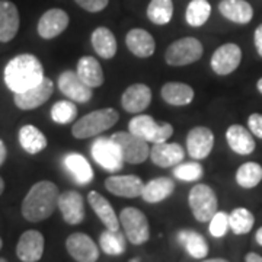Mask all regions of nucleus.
I'll return each mask as SVG.
<instances>
[{
    "label": "nucleus",
    "mask_w": 262,
    "mask_h": 262,
    "mask_svg": "<svg viewBox=\"0 0 262 262\" xmlns=\"http://www.w3.org/2000/svg\"><path fill=\"white\" fill-rule=\"evenodd\" d=\"M58 188L51 181H39L32 185L22 201V215L31 223H38L54 213L58 201Z\"/></svg>",
    "instance_id": "2"
},
{
    "label": "nucleus",
    "mask_w": 262,
    "mask_h": 262,
    "mask_svg": "<svg viewBox=\"0 0 262 262\" xmlns=\"http://www.w3.org/2000/svg\"><path fill=\"white\" fill-rule=\"evenodd\" d=\"M130 262H140V258H133Z\"/></svg>",
    "instance_id": "50"
},
{
    "label": "nucleus",
    "mask_w": 262,
    "mask_h": 262,
    "mask_svg": "<svg viewBox=\"0 0 262 262\" xmlns=\"http://www.w3.org/2000/svg\"><path fill=\"white\" fill-rule=\"evenodd\" d=\"M204 53V47L195 37H184L173 41L165 51V61L173 67L192 64Z\"/></svg>",
    "instance_id": "5"
},
{
    "label": "nucleus",
    "mask_w": 262,
    "mask_h": 262,
    "mask_svg": "<svg viewBox=\"0 0 262 262\" xmlns=\"http://www.w3.org/2000/svg\"><path fill=\"white\" fill-rule=\"evenodd\" d=\"M19 144L29 155H37L47 147L48 141L44 133L35 125L27 124L19 130Z\"/></svg>",
    "instance_id": "31"
},
{
    "label": "nucleus",
    "mask_w": 262,
    "mask_h": 262,
    "mask_svg": "<svg viewBox=\"0 0 262 262\" xmlns=\"http://www.w3.org/2000/svg\"><path fill=\"white\" fill-rule=\"evenodd\" d=\"M118 120H120V114L111 106L96 110L79 118L72 127V134L75 139H79V140L96 137L103 131L113 128Z\"/></svg>",
    "instance_id": "3"
},
{
    "label": "nucleus",
    "mask_w": 262,
    "mask_h": 262,
    "mask_svg": "<svg viewBox=\"0 0 262 262\" xmlns=\"http://www.w3.org/2000/svg\"><path fill=\"white\" fill-rule=\"evenodd\" d=\"M245 259H246V262H262V256L255 252H249Z\"/></svg>",
    "instance_id": "45"
},
{
    "label": "nucleus",
    "mask_w": 262,
    "mask_h": 262,
    "mask_svg": "<svg viewBox=\"0 0 262 262\" xmlns=\"http://www.w3.org/2000/svg\"><path fill=\"white\" fill-rule=\"evenodd\" d=\"M229 229H230V226H229V214L226 211H217L211 217V220H210V227H208L210 234L213 237H223L227 233Z\"/></svg>",
    "instance_id": "40"
},
{
    "label": "nucleus",
    "mask_w": 262,
    "mask_h": 262,
    "mask_svg": "<svg viewBox=\"0 0 262 262\" xmlns=\"http://www.w3.org/2000/svg\"><path fill=\"white\" fill-rule=\"evenodd\" d=\"M44 67L34 54H19L13 57L5 67L3 79L8 89L20 94L38 84L44 79Z\"/></svg>",
    "instance_id": "1"
},
{
    "label": "nucleus",
    "mask_w": 262,
    "mask_h": 262,
    "mask_svg": "<svg viewBox=\"0 0 262 262\" xmlns=\"http://www.w3.org/2000/svg\"><path fill=\"white\" fill-rule=\"evenodd\" d=\"M226 141L229 147L233 150L236 155H241V156L251 155L256 147L251 130L245 128L244 125H239V124H233L226 130Z\"/></svg>",
    "instance_id": "22"
},
{
    "label": "nucleus",
    "mask_w": 262,
    "mask_h": 262,
    "mask_svg": "<svg viewBox=\"0 0 262 262\" xmlns=\"http://www.w3.org/2000/svg\"><path fill=\"white\" fill-rule=\"evenodd\" d=\"M19 12L15 3L0 0V42H9L19 31Z\"/></svg>",
    "instance_id": "23"
},
{
    "label": "nucleus",
    "mask_w": 262,
    "mask_h": 262,
    "mask_svg": "<svg viewBox=\"0 0 262 262\" xmlns=\"http://www.w3.org/2000/svg\"><path fill=\"white\" fill-rule=\"evenodd\" d=\"M185 158V149L178 143H155L150 149V160L159 168L177 166Z\"/></svg>",
    "instance_id": "18"
},
{
    "label": "nucleus",
    "mask_w": 262,
    "mask_h": 262,
    "mask_svg": "<svg viewBox=\"0 0 262 262\" xmlns=\"http://www.w3.org/2000/svg\"><path fill=\"white\" fill-rule=\"evenodd\" d=\"M76 3L84 9L86 12H91V13H98V12H101L103 10L106 6H108V3H110V0H75Z\"/></svg>",
    "instance_id": "41"
},
{
    "label": "nucleus",
    "mask_w": 262,
    "mask_h": 262,
    "mask_svg": "<svg viewBox=\"0 0 262 262\" xmlns=\"http://www.w3.org/2000/svg\"><path fill=\"white\" fill-rule=\"evenodd\" d=\"M66 170L73 177L75 182L80 185H88L94 181L95 172L88 159L79 153H70L64 158Z\"/></svg>",
    "instance_id": "30"
},
{
    "label": "nucleus",
    "mask_w": 262,
    "mask_h": 262,
    "mask_svg": "<svg viewBox=\"0 0 262 262\" xmlns=\"http://www.w3.org/2000/svg\"><path fill=\"white\" fill-rule=\"evenodd\" d=\"M248 128L253 136L262 139V114H251L248 118Z\"/></svg>",
    "instance_id": "42"
},
{
    "label": "nucleus",
    "mask_w": 262,
    "mask_h": 262,
    "mask_svg": "<svg viewBox=\"0 0 262 262\" xmlns=\"http://www.w3.org/2000/svg\"><path fill=\"white\" fill-rule=\"evenodd\" d=\"M203 262H229L227 259H223V258H211V259H204Z\"/></svg>",
    "instance_id": "47"
},
{
    "label": "nucleus",
    "mask_w": 262,
    "mask_h": 262,
    "mask_svg": "<svg viewBox=\"0 0 262 262\" xmlns=\"http://www.w3.org/2000/svg\"><path fill=\"white\" fill-rule=\"evenodd\" d=\"M178 241L185 248V251L195 259H204L208 255V244L204 236L195 230H181L178 232Z\"/></svg>",
    "instance_id": "32"
},
{
    "label": "nucleus",
    "mask_w": 262,
    "mask_h": 262,
    "mask_svg": "<svg viewBox=\"0 0 262 262\" xmlns=\"http://www.w3.org/2000/svg\"><path fill=\"white\" fill-rule=\"evenodd\" d=\"M242 61V50L237 44L227 42L215 50L210 60V66L215 75L227 76L233 73Z\"/></svg>",
    "instance_id": "12"
},
{
    "label": "nucleus",
    "mask_w": 262,
    "mask_h": 262,
    "mask_svg": "<svg viewBox=\"0 0 262 262\" xmlns=\"http://www.w3.org/2000/svg\"><path fill=\"white\" fill-rule=\"evenodd\" d=\"M69 24H70V18L67 12L58 8L50 9L46 13H42V16L38 20V35L44 39H53L60 34H63L69 27Z\"/></svg>",
    "instance_id": "17"
},
{
    "label": "nucleus",
    "mask_w": 262,
    "mask_h": 262,
    "mask_svg": "<svg viewBox=\"0 0 262 262\" xmlns=\"http://www.w3.org/2000/svg\"><path fill=\"white\" fill-rule=\"evenodd\" d=\"M211 5L207 0H191L185 12V20L189 27L200 28L210 19Z\"/></svg>",
    "instance_id": "33"
},
{
    "label": "nucleus",
    "mask_w": 262,
    "mask_h": 262,
    "mask_svg": "<svg viewBox=\"0 0 262 262\" xmlns=\"http://www.w3.org/2000/svg\"><path fill=\"white\" fill-rule=\"evenodd\" d=\"M151 102V89L144 83L130 84L121 96V105L125 113L141 114Z\"/></svg>",
    "instance_id": "19"
},
{
    "label": "nucleus",
    "mask_w": 262,
    "mask_h": 262,
    "mask_svg": "<svg viewBox=\"0 0 262 262\" xmlns=\"http://www.w3.org/2000/svg\"><path fill=\"white\" fill-rule=\"evenodd\" d=\"M105 188L113 195L137 198L141 196L144 182L137 175H111L105 181Z\"/></svg>",
    "instance_id": "16"
},
{
    "label": "nucleus",
    "mask_w": 262,
    "mask_h": 262,
    "mask_svg": "<svg viewBox=\"0 0 262 262\" xmlns=\"http://www.w3.org/2000/svg\"><path fill=\"white\" fill-rule=\"evenodd\" d=\"M57 207L67 225H80L84 219L83 196L77 191H64L58 195Z\"/></svg>",
    "instance_id": "15"
},
{
    "label": "nucleus",
    "mask_w": 262,
    "mask_h": 262,
    "mask_svg": "<svg viewBox=\"0 0 262 262\" xmlns=\"http://www.w3.org/2000/svg\"><path fill=\"white\" fill-rule=\"evenodd\" d=\"M76 117H77V106H76V102L70 99L58 101L51 106V118L57 124H61V125L70 124L75 121Z\"/></svg>",
    "instance_id": "38"
},
{
    "label": "nucleus",
    "mask_w": 262,
    "mask_h": 262,
    "mask_svg": "<svg viewBox=\"0 0 262 262\" xmlns=\"http://www.w3.org/2000/svg\"><path fill=\"white\" fill-rule=\"evenodd\" d=\"M3 191H5V181L0 177V195L3 194Z\"/></svg>",
    "instance_id": "49"
},
{
    "label": "nucleus",
    "mask_w": 262,
    "mask_h": 262,
    "mask_svg": "<svg viewBox=\"0 0 262 262\" xmlns=\"http://www.w3.org/2000/svg\"><path fill=\"white\" fill-rule=\"evenodd\" d=\"M253 44H255V48H256L259 57H262V24L253 32Z\"/></svg>",
    "instance_id": "43"
},
{
    "label": "nucleus",
    "mask_w": 262,
    "mask_h": 262,
    "mask_svg": "<svg viewBox=\"0 0 262 262\" xmlns=\"http://www.w3.org/2000/svg\"><path fill=\"white\" fill-rule=\"evenodd\" d=\"M111 139L118 144L125 163L139 165L150 158L149 143L130 131H118L111 136Z\"/></svg>",
    "instance_id": "8"
},
{
    "label": "nucleus",
    "mask_w": 262,
    "mask_h": 262,
    "mask_svg": "<svg viewBox=\"0 0 262 262\" xmlns=\"http://www.w3.org/2000/svg\"><path fill=\"white\" fill-rule=\"evenodd\" d=\"M128 131L136 134L147 143H163L170 139L173 134V127L169 122L155 121V118L147 114H136L128 122Z\"/></svg>",
    "instance_id": "4"
},
{
    "label": "nucleus",
    "mask_w": 262,
    "mask_h": 262,
    "mask_svg": "<svg viewBox=\"0 0 262 262\" xmlns=\"http://www.w3.org/2000/svg\"><path fill=\"white\" fill-rule=\"evenodd\" d=\"M219 12L227 20L239 25H246L253 18L252 6L246 0H222L219 3Z\"/></svg>",
    "instance_id": "25"
},
{
    "label": "nucleus",
    "mask_w": 262,
    "mask_h": 262,
    "mask_svg": "<svg viewBox=\"0 0 262 262\" xmlns=\"http://www.w3.org/2000/svg\"><path fill=\"white\" fill-rule=\"evenodd\" d=\"M214 147V134L208 127H194L187 136V151L194 160H203Z\"/></svg>",
    "instance_id": "14"
},
{
    "label": "nucleus",
    "mask_w": 262,
    "mask_h": 262,
    "mask_svg": "<svg viewBox=\"0 0 262 262\" xmlns=\"http://www.w3.org/2000/svg\"><path fill=\"white\" fill-rule=\"evenodd\" d=\"M53 92H54L53 80L48 79V77H44L39 83L29 88L28 91H24L20 94H15L13 102L22 111L37 110L38 106H41V105L47 102L48 99L51 98Z\"/></svg>",
    "instance_id": "10"
},
{
    "label": "nucleus",
    "mask_w": 262,
    "mask_h": 262,
    "mask_svg": "<svg viewBox=\"0 0 262 262\" xmlns=\"http://www.w3.org/2000/svg\"><path fill=\"white\" fill-rule=\"evenodd\" d=\"M44 253V236L38 230H27L19 237L16 255L22 262H38Z\"/></svg>",
    "instance_id": "20"
},
{
    "label": "nucleus",
    "mask_w": 262,
    "mask_h": 262,
    "mask_svg": "<svg viewBox=\"0 0 262 262\" xmlns=\"http://www.w3.org/2000/svg\"><path fill=\"white\" fill-rule=\"evenodd\" d=\"M262 181V166L256 162H246L236 170V182L239 187L251 189Z\"/></svg>",
    "instance_id": "34"
},
{
    "label": "nucleus",
    "mask_w": 262,
    "mask_h": 262,
    "mask_svg": "<svg viewBox=\"0 0 262 262\" xmlns=\"http://www.w3.org/2000/svg\"><path fill=\"white\" fill-rule=\"evenodd\" d=\"M256 89H258V92L262 95V77L258 80V82H256Z\"/></svg>",
    "instance_id": "48"
},
{
    "label": "nucleus",
    "mask_w": 262,
    "mask_h": 262,
    "mask_svg": "<svg viewBox=\"0 0 262 262\" xmlns=\"http://www.w3.org/2000/svg\"><path fill=\"white\" fill-rule=\"evenodd\" d=\"M255 225V217L253 214L244 207L234 208L229 214V226L234 234H246L252 230Z\"/></svg>",
    "instance_id": "37"
},
{
    "label": "nucleus",
    "mask_w": 262,
    "mask_h": 262,
    "mask_svg": "<svg viewBox=\"0 0 262 262\" xmlns=\"http://www.w3.org/2000/svg\"><path fill=\"white\" fill-rule=\"evenodd\" d=\"M8 158V149H6V146H5V143L0 140V166L5 163V160Z\"/></svg>",
    "instance_id": "44"
},
{
    "label": "nucleus",
    "mask_w": 262,
    "mask_h": 262,
    "mask_svg": "<svg viewBox=\"0 0 262 262\" xmlns=\"http://www.w3.org/2000/svg\"><path fill=\"white\" fill-rule=\"evenodd\" d=\"M188 204L194 219L201 223H208L217 213V195L214 189L206 184H196L191 188L188 195Z\"/></svg>",
    "instance_id": "6"
},
{
    "label": "nucleus",
    "mask_w": 262,
    "mask_h": 262,
    "mask_svg": "<svg viewBox=\"0 0 262 262\" xmlns=\"http://www.w3.org/2000/svg\"><path fill=\"white\" fill-rule=\"evenodd\" d=\"M146 13L151 24L166 25L173 16V2L172 0H150Z\"/></svg>",
    "instance_id": "36"
},
{
    "label": "nucleus",
    "mask_w": 262,
    "mask_h": 262,
    "mask_svg": "<svg viewBox=\"0 0 262 262\" xmlns=\"http://www.w3.org/2000/svg\"><path fill=\"white\" fill-rule=\"evenodd\" d=\"M255 241H256V244L261 245L262 246V227H259V229L256 230V234H255Z\"/></svg>",
    "instance_id": "46"
},
{
    "label": "nucleus",
    "mask_w": 262,
    "mask_h": 262,
    "mask_svg": "<svg viewBox=\"0 0 262 262\" xmlns=\"http://www.w3.org/2000/svg\"><path fill=\"white\" fill-rule=\"evenodd\" d=\"M95 53L103 60H111L118 51V44L114 32L106 27H98L91 35Z\"/></svg>",
    "instance_id": "28"
},
{
    "label": "nucleus",
    "mask_w": 262,
    "mask_h": 262,
    "mask_svg": "<svg viewBox=\"0 0 262 262\" xmlns=\"http://www.w3.org/2000/svg\"><path fill=\"white\" fill-rule=\"evenodd\" d=\"M88 203L106 229L120 230V217L115 214V210L105 196L101 195L98 191H91L88 194Z\"/></svg>",
    "instance_id": "24"
},
{
    "label": "nucleus",
    "mask_w": 262,
    "mask_h": 262,
    "mask_svg": "<svg viewBox=\"0 0 262 262\" xmlns=\"http://www.w3.org/2000/svg\"><path fill=\"white\" fill-rule=\"evenodd\" d=\"M173 191H175L173 179L168 177H158L149 181L147 184H144L141 198L149 204H158L172 195Z\"/></svg>",
    "instance_id": "27"
},
{
    "label": "nucleus",
    "mask_w": 262,
    "mask_h": 262,
    "mask_svg": "<svg viewBox=\"0 0 262 262\" xmlns=\"http://www.w3.org/2000/svg\"><path fill=\"white\" fill-rule=\"evenodd\" d=\"M76 73L83 80L84 84H88L92 89L102 86L105 82L102 67L99 64V61L92 56H84L79 58Z\"/></svg>",
    "instance_id": "29"
},
{
    "label": "nucleus",
    "mask_w": 262,
    "mask_h": 262,
    "mask_svg": "<svg viewBox=\"0 0 262 262\" xmlns=\"http://www.w3.org/2000/svg\"><path fill=\"white\" fill-rule=\"evenodd\" d=\"M160 96L165 102L172 106H187L194 101L195 92L187 83L182 82H168L162 86Z\"/></svg>",
    "instance_id": "26"
},
{
    "label": "nucleus",
    "mask_w": 262,
    "mask_h": 262,
    "mask_svg": "<svg viewBox=\"0 0 262 262\" xmlns=\"http://www.w3.org/2000/svg\"><path fill=\"white\" fill-rule=\"evenodd\" d=\"M204 175V169L198 163V160L194 162H181L173 168V177L179 181H185V182H195L198 179L203 178Z\"/></svg>",
    "instance_id": "39"
},
{
    "label": "nucleus",
    "mask_w": 262,
    "mask_h": 262,
    "mask_svg": "<svg viewBox=\"0 0 262 262\" xmlns=\"http://www.w3.org/2000/svg\"><path fill=\"white\" fill-rule=\"evenodd\" d=\"M99 248L106 255L118 256L125 251V236L120 230L105 229L99 236Z\"/></svg>",
    "instance_id": "35"
},
{
    "label": "nucleus",
    "mask_w": 262,
    "mask_h": 262,
    "mask_svg": "<svg viewBox=\"0 0 262 262\" xmlns=\"http://www.w3.org/2000/svg\"><path fill=\"white\" fill-rule=\"evenodd\" d=\"M0 262H8V261H6L5 258H0Z\"/></svg>",
    "instance_id": "52"
},
{
    "label": "nucleus",
    "mask_w": 262,
    "mask_h": 262,
    "mask_svg": "<svg viewBox=\"0 0 262 262\" xmlns=\"http://www.w3.org/2000/svg\"><path fill=\"white\" fill-rule=\"evenodd\" d=\"M125 46L133 56L139 58H149L156 51V42L153 35L146 29L134 28L125 35Z\"/></svg>",
    "instance_id": "21"
},
{
    "label": "nucleus",
    "mask_w": 262,
    "mask_h": 262,
    "mask_svg": "<svg viewBox=\"0 0 262 262\" xmlns=\"http://www.w3.org/2000/svg\"><path fill=\"white\" fill-rule=\"evenodd\" d=\"M66 249L76 262H96L99 259V248L86 233L76 232L66 239Z\"/></svg>",
    "instance_id": "13"
},
{
    "label": "nucleus",
    "mask_w": 262,
    "mask_h": 262,
    "mask_svg": "<svg viewBox=\"0 0 262 262\" xmlns=\"http://www.w3.org/2000/svg\"><path fill=\"white\" fill-rule=\"evenodd\" d=\"M91 153L95 162L108 172H118L125 163L118 144L111 137H98L91 146Z\"/></svg>",
    "instance_id": "9"
},
{
    "label": "nucleus",
    "mask_w": 262,
    "mask_h": 262,
    "mask_svg": "<svg viewBox=\"0 0 262 262\" xmlns=\"http://www.w3.org/2000/svg\"><path fill=\"white\" fill-rule=\"evenodd\" d=\"M57 86L60 92L76 103L89 102L94 96V89L83 83V80L73 70H66L58 76Z\"/></svg>",
    "instance_id": "11"
},
{
    "label": "nucleus",
    "mask_w": 262,
    "mask_h": 262,
    "mask_svg": "<svg viewBox=\"0 0 262 262\" xmlns=\"http://www.w3.org/2000/svg\"><path fill=\"white\" fill-rule=\"evenodd\" d=\"M120 225L124 234L133 245H143L149 241L150 227L146 214L136 207H125L120 213Z\"/></svg>",
    "instance_id": "7"
},
{
    "label": "nucleus",
    "mask_w": 262,
    "mask_h": 262,
    "mask_svg": "<svg viewBox=\"0 0 262 262\" xmlns=\"http://www.w3.org/2000/svg\"><path fill=\"white\" fill-rule=\"evenodd\" d=\"M2 246H3V241H2V237H0V249H2Z\"/></svg>",
    "instance_id": "51"
}]
</instances>
